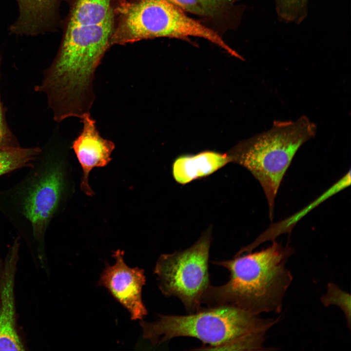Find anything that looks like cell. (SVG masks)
<instances>
[{"instance_id":"5bb4252c","label":"cell","mask_w":351,"mask_h":351,"mask_svg":"<svg viewBox=\"0 0 351 351\" xmlns=\"http://www.w3.org/2000/svg\"><path fill=\"white\" fill-rule=\"evenodd\" d=\"M39 147H13L0 150V176L23 167H30L41 153Z\"/></svg>"},{"instance_id":"ac0fdd59","label":"cell","mask_w":351,"mask_h":351,"mask_svg":"<svg viewBox=\"0 0 351 351\" xmlns=\"http://www.w3.org/2000/svg\"><path fill=\"white\" fill-rule=\"evenodd\" d=\"M1 60L2 57L0 55V79ZM19 146L16 136L11 131L7 124L0 92V150Z\"/></svg>"},{"instance_id":"8fae6325","label":"cell","mask_w":351,"mask_h":351,"mask_svg":"<svg viewBox=\"0 0 351 351\" xmlns=\"http://www.w3.org/2000/svg\"><path fill=\"white\" fill-rule=\"evenodd\" d=\"M230 162L227 153L206 151L178 157L173 163L172 173L177 182L185 184L208 176Z\"/></svg>"},{"instance_id":"277c9868","label":"cell","mask_w":351,"mask_h":351,"mask_svg":"<svg viewBox=\"0 0 351 351\" xmlns=\"http://www.w3.org/2000/svg\"><path fill=\"white\" fill-rule=\"evenodd\" d=\"M316 124L305 116L274 121L268 130L241 141L227 153L230 162L247 169L264 192L271 220L283 178L299 148L314 137Z\"/></svg>"},{"instance_id":"5b68a950","label":"cell","mask_w":351,"mask_h":351,"mask_svg":"<svg viewBox=\"0 0 351 351\" xmlns=\"http://www.w3.org/2000/svg\"><path fill=\"white\" fill-rule=\"evenodd\" d=\"M112 45L125 44L157 37L205 39L241 58L219 35L166 0L124 1L116 8Z\"/></svg>"},{"instance_id":"4fadbf2b","label":"cell","mask_w":351,"mask_h":351,"mask_svg":"<svg viewBox=\"0 0 351 351\" xmlns=\"http://www.w3.org/2000/svg\"><path fill=\"white\" fill-rule=\"evenodd\" d=\"M350 184L351 170L350 169L348 172L341 178L303 210L288 219L272 225L253 242V245L255 247H257L260 244L267 241H274L275 238L280 234L290 232L293 226L302 216L305 215L310 211L329 197L349 186Z\"/></svg>"},{"instance_id":"9c48e42d","label":"cell","mask_w":351,"mask_h":351,"mask_svg":"<svg viewBox=\"0 0 351 351\" xmlns=\"http://www.w3.org/2000/svg\"><path fill=\"white\" fill-rule=\"evenodd\" d=\"M18 15L9 28L13 35L36 36L54 31L61 0H16Z\"/></svg>"},{"instance_id":"52a82bcc","label":"cell","mask_w":351,"mask_h":351,"mask_svg":"<svg viewBox=\"0 0 351 351\" xmlns=\"http://www.w3.org/2000/svg\"><path fill=\"white\" fill-rule=\"evenodd\" d=\"M113 257L115 263L106 264L98 285L106 288L112 295L130 312L132 320H142L148 311L142 299V289L146 282L144 271L130 268L124 262V252L117 250Z\"/></svg>"},{"instance_id":"7c38bea8","label":"cell","mask_w":351,"mask_h":351,"mask_svg":"<svg viewBox=\"0 0 351 351\" xmlns=\"http://www.w3.org/2000/svg\"><path fill=\"white\" fill-rule=\"evenodd\" d=\"M115 0H72L66 21L74 24H101L116 19Z\"/></svg>"},{"instance_id":"e0dca14e","label":"cell","mask_w":351,"mask_h":351,"mask_svg":"<svg viewBox=\"0 0 351 351\" xmlns=\"http://www.w3.org/2000/svg\"><path fill=\"white\" fill-rule=\"evenodd\" d=\"M279 18L286 22L299 23L306 18L309 0H274Z\"/></svg>"},{"instance_id":"8992f818","label":"cell","mask_w":351,"mask_h":351,"mask_svg":"<svg viewBox=\"0 0 351 351\" xmlns=\"http://www.w3.org/2000/svg\"><path fill=\"white\" fill-rule=\"evenodd\" d=\"M211 239L209 229L189 248L161 254L156 262L154 273L160 291L165 296L179 299L189 313L202 307L211 285L208 263Z\"/></svg>"},{"instance_id":"7a4b0ae2","label":"cell","mask_w":351,"mask_h":351,"mask_svg":"<svg viewBox=\"0 0 351 351\" xmlns=\"http://www.w3.org/2000/svg\"><path fill=\"white\" fill-rule=\"evenodd\" d=\"M39 155L21 180L0 190V212L24 238L42 243L52 219L72 195L74 186L66 159H41Z\"/></svg>"},{"instance_id":"30bf717a","label":"cell","mask_w":351,"mask_h":351,"mask_svg":"<svg viewBox=\"0 0 351 351\" xmlns=\"http://www.w3.org/2000/svg\"><path fill=\"white\" fill-rule=\"evenodd\" d=\"M19 242L10 249L0 281V351H22L16 327L14 275Z\"/></svg>"},{"instance_id":"6da1fadb","label":"cell","mask_w":351,"mask_h":351,"mask_svg":"<svg viewBox=\"0 0 351 351\" xmlns=\"http://www.w3.org/2000/svg\"><path fill=\"white\" fill-rule=\"evenodd\" d=\"M293 250L275 240L254 253L237 254L231 259L212 261L226 269L229 279L224 284L210 285L202 301L207 307L232 306L254 315L280 313L283 298L293 276L286 263Z\"/></svg>"},{"instance_id":"2e32d148","label":"cell","mask_w":351,"mask_h":351,"mask_svg":"<svg viewBox=\"0 0 351 351\" xmlns=\"http://www.w3.org/2000/svg\"><path fill=\"white\" fill-rule=\"evenodd\" d=\"M320 300L325 307L335 305L339 307L344 313L347 325L351 328V295L333 282L327 284V291Z\"/></svg>"},{"instance_id":"3957f363","label":"cell","mask_w":351,"mask_h":351,"mask_svg":"<svg viewBox=\"0 0 351 351\" xmlns=\"http://www.w3.org/2000/svg\"><path fill=\"white\" fill-rule=\"evenodd\" d=\"M262 318L232 306L201 307L186 315L159 314L156 320L140 322L144 338L159 345L177 337L196 338L203 343L194 350H217L242 337L267 332L279 321Z\"/></svg>"},{"instance_id":"ba28073f","label":"cell","mask_w":351,"mask_h":351,"mask_svg":"<svg viewBox=\"0 0 351 351\" xmlns=\"http://www.w3.org/2000/svg\"><path fill=\"white\" fill-rule=\"evenodd\" d=\"M80 120L83 127L73 141L71 148L82 170L80 189L86 195L92 196L94 193L89 185V174L93 169L104 167L110 162L115 145L112 141L100 135L96 121L90 113L84 115Z\"/></svg>"},{"instance_id":"9a60e30c","label":"cell","mask_w":351,"mask_h":351,"mask_svg":"<svg viewBox=\"0 0 351 351\" xmlns=\"http://www.w3.org/2000/svg\"><path fill=\"white\" fill-rule=\"evenodd\" d=\"M181 10L215 18L237 0H166Z\"/></svg>"}]
</instances>
